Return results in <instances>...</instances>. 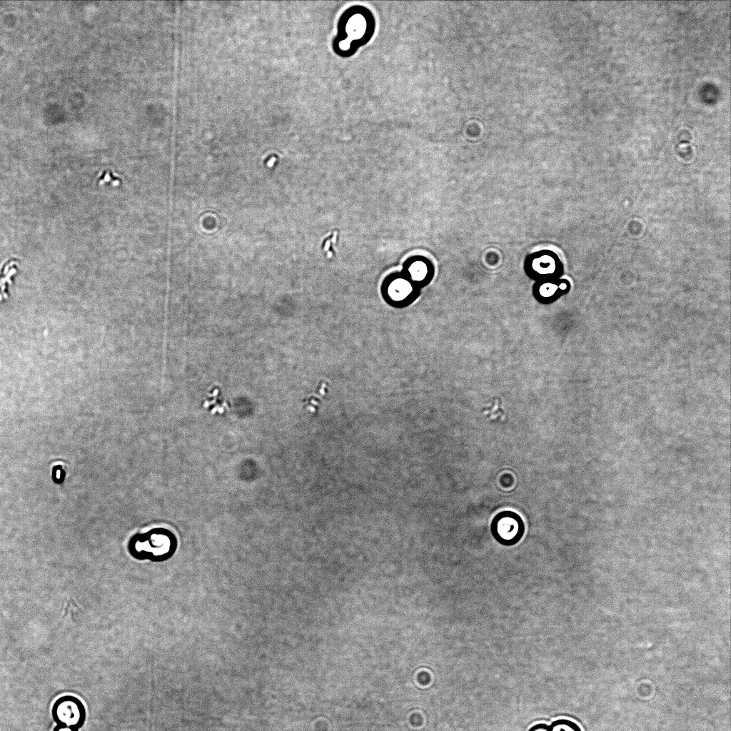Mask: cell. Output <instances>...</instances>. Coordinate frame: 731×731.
Wrapping results in <instances>:
<instances>
[{
	"instance_id": "1",
	"label": "cell",
	"mask_w": 731,
	"mask_h": 731,
	"mask_svg": "<svg viewBox=\"0 0 731 731\" xmlns=\"http://www.w3.org/2000/svg\"><path fill=\"white\" fill-rule=\"evenodd\" d=\"M130 551L137 559L161 562L169 559L176 552L177 540L165 528H153L143 534L133 535Z\"/></svg>"
},
{
	"instance_id": "2",
	"label": "cell",
	"mask_w": 731,
	"mask_h": 731,
	"mask_svg": "<svg viewBox=\"0 0 731 731\" xmlns=\"http://www.w3.org/2000/svg\"><path fill=\"white\" fill-rule=\"evenodd\" d=\"M563 268L558 256L549 249L532 252L523 261L525 274L534 281L560 278Z\"/></svg>"
},
{
	"instance_id": "3",
	"label": "cell",
	"mask_w": 731,
	"mask_h": 731,
	"mask_svg": "<svg viewBox=\"0 0 731 731\" xmlns=\"http://www.w3.org/2000/svg\"><path fill=\"white\" fill-rule=\"evenodd\" d=\"M51 715L57 725L79 729L85 722L86 710L82 701L77 697L65 695L54 702Z\"/></svg>"
},
{
	"instance_id": "4",
	"label": "cell",
	"mask_w": 731,
	"mask_h": 731,
	"mask_svg": "<svg viewBox=\"0 0 731 731\" xmlns=\"http://www.w3.org/2000/svg\"><path fill=\"white\" fill-rule=\"evenodd\" d=\"M490 530L498 542L503 545H511L521 539L525 527L523 520L517 513L504 510L494 517Z\"/></svg>"
},
{
	"instance_id": "5",
	"label": "cell",
	"mask_w": 731,
	"mask_h": 731,
	"mask_svg": "<svg viewBox=\"0 0 731 731\" xmlns=\"http://www.w3.org/2000/svg\"><path fill=\"white\" fill-rule=\"evenodd\" d=\"M570 288L567 279L555 278L535 281L532 292L535 298L541 303H550L566 293Z\"/></svg>"
},
{
	"instance_id": "6",
	"label": "cell",
	"mask_w": 731,
	"mask_h": 731,
	"mask_svg": "<svg viewBox=\"0 0 731 731\" xmlns=\"http://www.w3.org/2000/svg\"><path fill=\"white\" fill-rule=\"evenodd\" d=\"M406 273V278L415 286H423L431 281L434 277L435 268L429 259L423 256H417L407 263Z\"/></svg>"
},
{
	"instance_id": "7",
	"label": "cell",
	"mask_w": 731,
	"mask_h": 731,
	"mask_svg": "<svg viewBox=\"0 0 731 731\" xmlns=\"http://www.w3.org/2000/svg\"><path fill=\"white\" fill-rule=\"evenodd\" d=\"M388 297L393 302L403 303L415 296V286L407 278L398 276L390 279L386 285Z\"/></svg>"
},
{
	"instance_id": "8",
	"label": "cell",
	"mask_w": 731,
	"mask_h": 731,
	"mask_svg": "<svg viewBox=\"0 0 731 731\" xmlns=\"http://www.w3.org/2000/svg\"><path fill=\"white\" fill-rule=\"evenodd\" d=\"M548 731H582L575 722L568 719H559L548 725Z\"/></svg>"
},
{
	"instance_id": "9",
	"label": "cell",
	"mask_w": 731,
	"mask_h": 731,
	"mask_svg": "<svg viewBox=\"0 0 731 731\" xmlns=\"http://www.w3.org/2000/svg\"><path fill=\"white\" fill-rule=\"evenodd\" d=\"M528 731H548V725L538 723L533 725Z\"/></svg>"
},
{
	"instance_id": "10",
	"label": "cell",
	"mask_w": 731,
	"mask_h": 731,
	"mask_svg": "<svg viewBox=\"0 0 731 731\" xmlns=\"http://www.w3.org/2000/svg\"><path fill=\"white\" fill-rule=\"evenodd\" d=\"M54 731H78V729L71 727L57 725L56 727L54 729Z\"/></svg>"
}]
</instances>
